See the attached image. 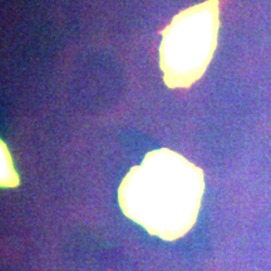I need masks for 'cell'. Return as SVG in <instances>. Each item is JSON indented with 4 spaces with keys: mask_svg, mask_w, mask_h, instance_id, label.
Wrapping results in <instances>:
<instances>
[{
    "mask_svg": "<svg viewBox=\"0 0 271 271\" xmlns=\"http://www.w3.org/2000/svg\"><path fill=\"white\" fill-rule=\"evenodd\" d=\"M219 0L180 11L162 30L160 67L168 88H190L206 72L217 45Z\"/></svg>",
    "mask_w": 271,
    "mask_h": 271,
    "instance_id": "cell-2",
    "label": "cell"
},
{
    "mask_svg": "<svg viewBox=\"0 0 271 271\" xmlns=\"http://www.w3.org/2000/svg\"><path fill=\"white\" fill-rule=\"evenodd\" d=\"M204 192V171L180 153L160 148L124 176L118 202L126 217L148 234L173 241L196 224Z\"/></svg>",
    "mask_w": 271,
    "mask_h": 271,
    "instance_id": "cell-1",
    "label": "cell"
},
{
    "mask_svg": "<svg viewBox=\"0 0 271 271\" xmlns=\"http://www.w3.org/2000/svg\"><path fill=\"white\" fill-rule=\"evenodd\" d=\"M0 172H1V187L3 189H11V187H16L19 185V177L16 175L15 170H14L13 161H11V156L9 153L8 148H6L5 143L1 141L0 142Z\"/></svg>",
    "mask_w": 271,
    "mask_h": 271,
    "instance_id": "cell-3",
    "label": "cell"
}]
</instances>
